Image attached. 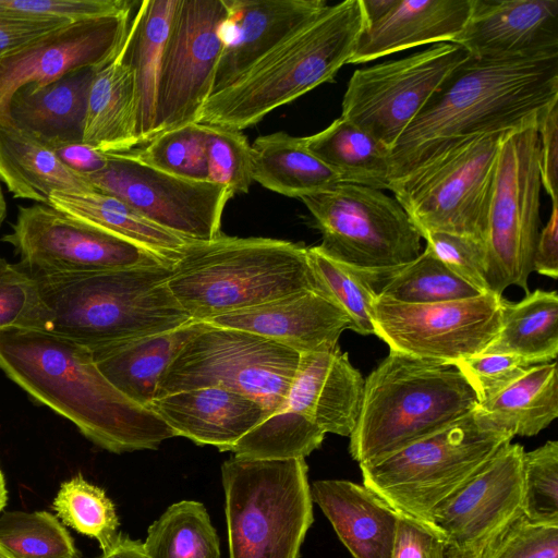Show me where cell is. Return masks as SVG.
<instances>
[{
	"label": "cell",
	"instance_id": "6da1fadb",
	"mask_svg": "<svg viewBox=\"0 0 558 558\" xmlns=\"http://www.w3.org/2000/svg\"><path fill=\"white\" fill-rule=\"evenodd\" d=\"M0 369L110 452L157 449L177 436L150 409L121 393L88 348L68 338L37 330L0 332Z\"/></svg>",
	"mask_w": 558,
	"mask_h": 558
},
{
	"label": "cell",
	"instance_id": "7a4b0ae2",
	"mask_svg": "<svg viewBox=\"0 0 558 558\" xmlns=\"http://www.w3.org/2000/svg\"><path fill=\"white\" fill-rule=\"evenodd\" d=\"M557 99L558 56H469L451 71L392 147V179L451 142L507 133L536 122Z\"/></svg>",
	"mask_w": 558,
	"mask_h": 558
},
{
	"label": "cell",
	"instance_id": "3957f363",
	"mask_svg": "<svg viewBox=\"0 0 558 558\" xmlns=\"http://www.w3.org/2000/svg\"><path fill=\"white\" fill-rule=\"evenodd\" d=\"M366 26L361 0L328 4L317 16L215 92L197 123L242 131L323 83L354 53Z\"/></svg>",
	"mask_w": 558,
	"mask_h": 558
},
{
	"label": "cell",
	"instance_id": "277c9868",
	"mask_svg": "<svg viewBox=\"0 0 558 558\" xmlns=\"http://www.w3.org/2000/svg\"><path fill=\"white\" fill-rule=\"evenodd\" d=\"M171 266L35 278L51 314L49 332L95 351L193 320L168 287Z\"/></svg>",
	"mask_w": 558,
	"mask_h": 558
},
{
	"label": "cell",
	"instance_id": "5b68a950",
	"mask_svg": "<svg viewBox=\"0 0 558 558\" xmlns=\"http://www.w3.org/2000/svg\"><path fill=\"white\" fill-rule=\"evenodd\" d=\"M168 287L182 308L203 322L319 289L303 244L225 234L191 242L172 264Z\"/></svg>",
	"mask_w": 558,
	"mask_h": 558
},
{
	"label": "cell",
	"instance_id": "8992f818",
	"mask_svg": "<svg viewBox=\"0 0 558 558\" xmlns=\"http://www.w3.org/2000/svg\"><path fill=\"white\" fill-rule=\"evenodd\" d=\"M477 404L454 366L390 351L364 380L350 454L359 463L383 458L462 420Z\"/></svg>",
	"mask_w": 558,
	"mask_h": 558
},
{
	"label": "cell",
	"instance_id": "52a82bcc",
	"mask_svg": "<svg viewBox=\"0 0 558 558\" xmlns=\"http://www.w3.org/2000/svg\"><path fill=\"white\" fill-rule=\"evenodd\" d=\"M305 459L221 465L229 558H300L313 499Z\"/></svg>",
	"mask_w": 558,
	"mask_h": 558
},
{
	"label": "cell",
	"instance_id": "ba28073f",
	"mask_svg": "<svg viewBox=\"0 0 558 558\" xmlns=\"http://www.w3.org/2000/svg\"><path fill=\"white\" fill-rule=\"evenodd\" d=\"M511 439L485 426L474 411L388 456L360 463L363 485L398 514L437 531L432 523L437 506Z\"/></svg>",
	"mask_w": 558,
	"mask_h": 558
},
{
	"label": "cell",
	"instance_id": "9c48e42d",
	"mask_svg": "<svg viewBox=\"0 0 558 558\" xmlns=\"http://www.w3.org/2000/svg\"><path fill=\"white\" fill-rule=\"evenodd\" d=\"M504 134H481L451 142L392 179L389 191L421 235L447 232L485 242Z\"/></svg>",
	"mask_w": 558,
	"mask_h": 558
},
{
	"label": "cell",
	"instance_id": "30bf717a",
	"mask_svg": "<svg viewBox=\"0 0 558 558\" xmlns=\"http://www.w3.org/2000/svg\"><path fill=\"white\" fill-rule=\"evenodd\" d=\"M301 201L322 233L318 247L375 286L421 254L418 229L381 190L340 182Z\"/></svg>",
	"mask_w": 558,
	"mask_h": 558
},
{
	"label": "cell",
	"instance_id": "8fae6325",
	"mask_svg": "<svg viewBox=\"0 0 558 558\" xmlns=\"http://www.w3.org/2000/svg\"><path fill=\"white\" fill-rule=\"evenodd\" d=\"M299 361L300 353L276 341L209 324L173 357L154 399L219 386L258 401L272 414L284 405Z\"/></svg>",
	"mask_w": 558,
	"mask_h": 558
},
{
	"label": "cell",
	"instance_id": "7c38bea8",
	"mask_svg": "<svg viewBox=\"0 0 558 558\" xmlns=\"http://www.w3.org/2000/svg\"><path fill=\"white\" fill-rule=\"evenodd\" d=\"M538 121L502 135L488 208L485 250L489 292L510 286L529 293L527 278L539 234Z\"/></svg>",
	"mask_w": 558,
	"mask_h": 558
},
{
	"label": "cell",
	"instance_id": "4fadbf2b",
	"mask_svg": "<svg viewBox=\"0 0 558 558\" xmlns=\"http://www.w3.org/2000/svg\"><path fill=\"white\" fill-rule=\"evenodd\" d=\"M501 300L490 292L428 304L377 296L373 307L374 335L391 352L453 366L482 353L494 340L501 322Z\"/></svg>",
	"mask_w": 558,
	"mask_h": 558
},
{
	"label": "cell",
	"instance_id": "5bb4252c",
	"mask_svg": "<svg viewBox=\"0 0 558 558\" xmlns=\"http://www.w3.org/2000/svg\"><path fill=\"white\" fill-rule=\"evenodd\" d=\"M469 57L453 43L434 44L402 59L356 70L341 117L392 149L451 71Z\"/></svg>",
	"mask_w": 558,
	"mask_h": 558
},
{
	"label": "cell",
	"instance_id": "9a60e30c",
	"mask_svg": "<svg viewBox=\"0 0 558 558\" xmlns=\"http://www.w3.org/2000/svg\"><path fill=\"white\" fill-rule=\"evenodd\" d=\"M1 241L20 255L34 278L72 276L135 266L172 264L148 250L48 205L20 206Z\"/></svg>",
	"mask_w": 558,
	"mask_h": 558
},
{
	"label": "cell",
	"instance_id": "2e32d148",
	"mask_svg": "<svg viewBox=\"0 0 558 558\" xmlns=\"http://www.w3.org/2000/svg\"><path fill=\"white\" fill-rule=\"evenodd\" d=\"M228 14L227 0H179L162 60L154 137L198 122L214 93Z\"/></svg>",
	"mask_w": 558,
	"mask_h": 558
},
{
	"label": "cell",
	"instance_id": "e0dca14e",
	"mask_svg": "<svg viewBox=\"0 0 558 558\" xmlns=\"http://www.w3.org/2000/svg\"><path fill=\"white\" fill-rule=\"evenodd\" d=\"M86 179L96 191L121 199L151 222L196 242L222 234V214L233 196L225 186L181 179L149 167L132 150L109 154L107 167Z\"/></svg>",
	"mask_w": 558,
	"mask_h": 558
},
{
	"label": "cell",
	"instance_id": "ac0fdd59",
	"mask_svg": "<svg viewBox=\"0 0 558 558\" xmlns=\"http://www.w3.org/2000/svg\"><path fill=\"white\" fill-rule=\"evenodd\" d=\"M520 444H505L433 512L432 523L449 548L478 554L522 512Z\"/></svg>",
	"mask_w": 558,
	"mask_h": 558
},
{
	"label": "cell",
	"instance_id": "d6986e66",
	"mask_svg": "<svg viewBox=\"0 0 558 558\" xmlns=\"http://www.w3.org/2000/svg\"><path fill=\"white\" fill-rule=\"evenodd\" d=\"M130 13L66 23L0 58V117L25 85L44 86L84 69L99 70L120 51Z\"/></svg>",
	"mask_w": 558,
	"mask_h": 558
},
{
	"label": "cell",
	"instance_id": "ffe728a7",
	"mask_svg": "<svg viewBox=\"0 0 558 558\" xmlns=\"http://www.w3.org/2000/svg\"><path fill=\"white\" fill-rule=\"evenodd\" d=\"M452 43L481 59L558 56V0H473Z\"/></svg>",
	"mask_w": 558,
	"mask_h": 558
},
{
	"label": "cell",
	"instance_id": "44dd1931",
	"mask_svg": "<svg viewBox=\"0 0 558 558\" xmlns=\"http://www.w3.org/2000/svg\"><path fill=\"white\" fill-rule=\"evenodd\" d=\"M207 323L252 332L298 353L332 350L351 329L348 315L322 290L299 291Z\"/></svg>",
	"mask_w": 558,
	"mask_h": 558
},
{
	"label": "cell",
	"instance_id": "7402d4cb",
	"mask_svg": "<svg viewBox=\"0 0 558 558\" xmlns=\"http://www.w3.org/2000/svg\"><path fill=\"white\" fill-rule=\"evenodd\" d=\"M227 3L225 46L214 93L232 83L328 7L325 0H227Z\"/></svg>",
	"mask_w": 558,
	"mask_h": 558
},
{
	"label": "cell",
	"instance_id": "603a6c76",
	"mask_svg": "<svg viewBox=\"0 0 558 558\" xmlns=\"http://www.w3.org/2000/svg\"><path fill=\"white\" fill-rule=\"evenodd\" d=\"M364 380L339 347L302 353L282 409L303 415L325 434L350 437L360 414Z\"/></svg>",
	"mask_w": 558,
	"mask_h": 558
},
{
	"label": "cell",
	"instance_id": "cb8c5ba5",
	"mask_svg": "<svg viewBox=\"0 0 558 558\" xmlns=\"http://www.w3.org/2000/svg\"><path fill=\"white\" fill-rule=\"evenodd\" d=\"M177 436L220 451L263 422L269 412L256 400L219 386L156 398L148 407Z\"/></svg>",
	"mask_w": 558,
	"mask_h": 558
},
{
	"label": "cell",
	"instance_id": "d4e9b609",
	"mask_svg": "<svg viewBox=\"0 0 558 558\" xmlns=\"http://www.w3.org/2000/svg\"><path fill=\"white\" fill-rule=\"evenodd\" d=\"M473 0H395L365 26L349 63L360 64L426 44L452 43L463 31Z\"/></svg>",
	"mask_w": 558,
	"mask_h": 558
},
{
	"label": "cell",
	"instance_id": "484cf974",
	"mask_svg": "<svg viewBox=\"0 0 558 558\" xmlns=\"http://www.w3.org/2000/svg\"><path fill=\"white\" fill-rule=\"evenodd\" d=\"M316 502L353 558H390L399 514L375 493L350 481L320 480Z\"/></svg>",
	"mask_w": 558,
	"mask_h": 558
},
{
	"label": "cell",
	"instance_id": "4316f807",
	"mask_svg": "<svg viewBox=\"0 0 558 558\" xmlns=\"http://www.w3.org/2000/svg\"><path fill=\"white\" fill-rule=\"evenodd\" d=\"M96 71L84 69L44 86L19 88L0 120L45 144L82 141L89 86Z\"/></svg>",
	"mask_w": 558,
	"mask_h": 558
},
{
	"label": "cell",
	"instance_id": "83f0119b",
	"mask_svg": "<svg viewBox=\"0 0 558 558\" xmlns=\"http://www.w3.org/2000/svg\"><path fill=\"white\" fill-rule=\"evenodd\" d=\"M128 49L129 34L118 54L96 71L89 86L82 142L106 154L129 153L138 146Z\"/></svg>",
	"mask_w": 558,
	"mask_h": 558
},
{
	"label": "cell",
	"instance_id": "f1b7e54d",
	"mask_svg": "<svg viewBox=\"0 0 558 558\" xmlns=\"http://www.w3.org/2000/svg\"><path fill=\"white\" fill-rule=\"evenodd\" d=\"M0 181L15 198L47 205L58 193L95 192L86 177L64 166L41 141L0 120Z\"/></svg>",
	"mask_w": 558,
	"mask_h": 558
},
{
	"label": "cell",
	"instance_id": "f546056e",
	"mask_svg": "<svg viewBox=\"0 0 558 558\" xmlns=\"http://www.w3.org/2000/svg\"><path fill=\"white\" fill-rule=\"evenodd\" d=\"M209 324L193 319L178 328L92 351L102 375L133 402L148 408L160 376L177 353ZM149 409V408H148Z\"/></svg>",
	"mask_w": 558,
	"mask_h": 558
},
{
	"label": "cell",
	"instance_id": "4dcf8cb0",
	"mask_svg": "<svg viewBox=\"0 0 558 558\" xmlns=\"http://www.w3.org/2000/svg\"><path fill=\"white\" fill-rule=\"evenodd\" d=\"M179 0H144L130 23L128 59L135 85L137 144L154 137L158 84Z\"/></svg>",
	"mask_w": 558,
	"mask_h": 558
},
{
	"label": "cell",
	"instance_id": "1f68e13d",
	"mask_svg": "<svg viewBox=\"0 0 558 558\" xmlns=\"http://www.w3.org/2000/svg\"><path fill=\"white\" fill-rule=\"evenodd\" d=\"M487 427L514 436H535L558 416L557 364L532 365L508 387L475 409Z\"/></svg>",
	"mask_w": 558,
	"mask_h": 558
},
{
	"label": "cell",
	"instance_id": "d6a6232c",
	"mask_svg": "<svg viewBox=\"0 0 558 558\" xmlns=\"http://www.w3.org/2000/svg\"><path fill=\"white\" fill-rule=\"evenodd\" d=\"M47 205L124 238L172 264L193 242L151 222L121 199L98 191L53 194Z\"/></svg>",
	"mask_w": 558,
	"mask_h": 558
},
{
	"label": "cell",
	"instance_id": "836d02e7",
	"mask_svg": "<svg viewBox=\"0 0 558 558\" xmlns=\"http://www.w3.org/2000/svg\"><path fill=\"white\" fill-rule=\"evenodd\" d=\"M304 141L308 150L332 170L341 183L381 191L390 189V149L341 116Z\"/></svg>",
	"mask_w": 558,
	"mask_h": 558
},
{
	"label": "cell",
	"instance_id": "e575fe53",
	"mask_svg": "<svg viewBox=\"0 0 558 558\" xmlns=\"http://www.w3.org/2000/svg\"><path fill=\"white\" fill-rule=\"evenodd\" d=\"M253 150V179L288 197L302 198L340 183L337 174L306 147L304 137L284 132L258 136Z\"/></svg>",
	"mask_w": 558,
	"mask_h": 558
},
{
	"label": "cell",
	"instance_id": "d590c367",
	"mask_svg": "<svg viewBox=\"0 0 558 558\" xmlns=\"http://www.w3.org/2000/svg\"><path fill=\"white\" fill-rule=\"evenodd\" d=\"M482 353L517 356L529 365L550 363L558 354V294L537 289L520 302L501 300V322Z\"/></svg>",
	"mask_w": 558,
	"mask_h": 558
},
{
	"label": "cell",
	"instance_id": "8d00e7d4",
	"mask_svg": "<svg viewBox=\"0 0 558 558\" xmlns=\"http://www.w3.org/2000/svg\"><path fill=\"white\" fill-rule=\"evenodd\" d=\"M146 558H221L220 542L204 504L181 500L148 527Z\"/></svg>",
	"mask_w": 558,
	"mask_h": 558
},
{
	"label": "cell",
	"instance_id": "74e56055",
	"mask_svg": "<svg viewBox=\"0 0 558 558\" xmlns=\"http://www.w3.org/2000/svg\"><path fill=\"white\" fill-rule=\"evenodd\" d=\"M325 433L303 415L281 409L247 432L228 451L250 460L305 459L318 449Z\"/></svg>",
	"mask_w": 558,
	"mask_h": 558
},
{
	"label": "cell",
	"instance_id": "f35d334b",
	"mask_svg": "<svg viewBox=\"0 0 558 558\" xmlns=\"http://www.w3.org/2000/svg\"><path fill=\"white\" fill-rule=\"evenodd\" d=\"M379 298L401 303L428 304L477 296L471 284L456 276L427 248L383 280Z\"/></svg>",
	"mask_w": 558,
	"mask_h": 558
},
{
	"label": "cell",
	"instance_id": "ab89813d",
	"mask_svg": "<svg viewBox=\"0 0 558 558\" xmlns=\"http://www.w3.org/2000/svg\"><path fill=\"white\" fill-rule=\"evenodd\" d=\"M52 509L63 525L96 539L102 553L112 548L121 534L114 504L81 473L60 484Z\"/></svg>",
	"mask_w": 558,
	"mask_h": 558
},
{
	"label": "cell",
	"instance_id": "60d3db41",
	"mask_svg": "<svg viewBox=\"0 0 558 558\" xmlns=\"http://www.w3.org/2000/svg\"><path fill=\"white\" fill-rule=\"evenodd\" d=\"M0 546L11 558H81L74 539L48 511H2Z\"/></svg>",
	"mask_w": 558,
	"mask_h": 558
},
{
	"label": "cell",
	"instance_id": "b9f144b4",
	"mask_svg": "<svg viewBox=\"0 0 558 558\" xmlns=\"http://www.w3.org/2000/svg\"><path fill=\"white\" fill-rule=\"evenodd\" d=\"M319 289L349 317L351 329L374 335L373 307L377 298L372 280L359 270L326 255L319 247H307Z\"/></svg>",
	"mask_w": 558,
	"mask_h": 558
},
{
	"label": "cell",
	"instance_id": "7bdbcfd3",
	"mask_svg": "<svg viewBox=\"0 0 558 558\" xmlns=\"http://www.w3.org/2000/svg\"><path fill=\"white\" fill-rule=\"evenodd\" d=\"M133 154L142 162L162 172L208 182L206 133L202 123L194 122L159 133Z\"/></svg>",
	"mask_w": 558,
	"mask_h": 558
},
{
	"label": "cell",
	"instance_id": "ee69618b",
	"mask_svg": "<svg viewBox=\"0 0 558 558\" xmlns=\"http://www.w3.org/2000/svg\"><path fill=\"white\" fill-rule=\"evenodd\" d=\"M51 314L37 280L0 257V332L50 331Z\"/></svg>",
	"mask_w": 558,
	"mask_h": 558
},
{
	"label": "cell",
	"instance_id": "f6af8a7d",
	"mask_svg": "<svg viewBox=\"0 0 558 558\" xmlns=\"http://www.w3.org/2000/svg\"><path fill=\"white\" fill-rule=\"evenodd\" d=\"M522 513L531 521L558 525V441L524 451Z\"/></svg>",
	"mask_w": 558,
	"mask_h": 558
},
{
	"label": "cell",
	"instance_id": "bcb514c9",
	"mask_svg": "<svg viewBox=\"0 0 558 558\" xmlns=\"http://www.w3.org/2000/svg\"><path fill=\"white\" fill-rule=\"evenodd\" d=\"M205 125L208 182L232 195L247 193L253 179V150L242 131Z\"/></svg>",
	"mask_w": 558,
	"mask_h": 558
},
{
	"label": "cell",
	"instance_id": "7dc6e473",
	"mask_svg": "<svg viewBox=\"0 0 558 558\" xmlns=\"http://www.w3.org/2000/svg\"><path fill=\"white\" fill-rule=\"evenodd\" d=\"M476 558H558V525L533 522L521 512Z\"/></svg>",
	"mask_w": 558,
	"mask_h": 558
},
{
	"label": "cell",
	"instance_id": "c3c4849f",
	"mask_svg": "<svg viewBox=\"0 0 558 558\" xmlns=\"http://www.w3.org/2000/svg\"><path fill=\"white\" fill-rule=\"evenodd\" d=\"M129 0H0V15L76 22L131 12Z\"/></svg>",
	"mask_w": 558,
	"mask_h": 558
},
{
	"label": "cell",
	"instance_id": "681fc988",
	"mask_svg": "<svg viewBox=\"0 0 558 558\" xmlns=\"http://www.w3.org/2000/svg\"><path fill=\"white\" fill-rule=\"evenodd\" d=\"M427 248L456 276L480 293L489 292L486 282V250L481 240L447 232L422 235ZM492 293V292H490Z\"/></svg>",
	"mask_w": 558,
	"mask_h": 558
},
{
	"label": "cell",
	"instance_id": "f907efd6",
	"mask_svg": "<svg viewBox=\"0 0 558 558\" xmlns=\"http://www.w3.org/2000/svg\"><path fill=\"white\" fill-rule=\"evenodd\" d=\"M453 366L471 386L481 403L499 393L532 365L509 354L480 353L463 359Z\"/></svg>",
	"mask_w": 558,
	"mask_h": 558
},
{
	"label": "cell",
	"instance_id": "816d5d0a",
	"mask_svg": "<svg viewBox=\"0 0 558 558\" xmlns=\"http://www.w3.org/2000/svg\"><path fill=\"white\" fill-rule=\"evenodd\" d=\"M445 537L434 529L399 514L390 558H448Z\"/></svg>",
	"mask_w": 558,
	"mask_h": 558
},
{
	"label": "cell",
	"instance_id": "f5cc1de1",
	"mask_svg": "<svg viewBox=\"0 0 558 558\" xmlns=\"http://www.w3.org/2000/svg\"><path fill=\"white\" fill-rule=\"evenodd\" d=\"M537 130L542 186L549 195L551 202H558V99L553 101L542 112Z\"/></svg>",
	"mask_w": 558,
	"mask_h": 558
},
{
	"label": "cell",
	"instance_id": "db71d44e",
	"mask_svg": "<svg viewBox=\"0 0 558 558\" xmlns=\"http://www.w3.org/2000/svg\"><path fill=\"white\" fill-rule=\"evenodd\" d=\"M57 20H27L0 15V58L66 24Z\"/></svg>",
	"mask_w": 558,
	"mask_h": 558
},
{
	"label": "cell",
	"instance_id": "11a10c76",
	"mask_svg": "<svg viewBox=\"0 0 558 558\" xmlns=\"http://www.w3.org/2000/svg\"><path fill=\"white\" fill-rule=\"evenodd\" d=\"M46 145L64 166L84 177L104 170L109 161V154L82 141L51 142Z\"/></svg>",
	"mask_w": 558,
	"mask_h": 558
},
{
	"label": "cell",
	"instance_id": "9f6ffc18",
	"mask_svg": "<svg viewBox=\"0 0 558 558\" xmlns=\"http://www.w3.org/2000/svg\"><path fill=\"white\" fill-rule=\"evenodd\" d=\"M533 270L553 279L558 277V202H551L550 217L538 234Z\"/></svg>",
	"mask_w": 558,
	"mask_h": 558
},
{
	"label": "cell",
	"instance_id": "6f0895ef",
	"mask_svg": "<svg viewBox=\"0 0 558 558\" xmlns=\"http://www.w3.org/2000/svg\"><path fill=\"white\" fill-rule=\"evenodd\" d=\"M98 558H146L143 550V543L132 539L130 536L120 534L117 543L108 551L102 553Z\"/></svg>",
	"mask_w": 558,
	"mask_h": 558
},
{
	"label": "cell",
	"instance_id": "680465c9",
	"mask_svg": "<svg viewBox=\"0 0 558 558\" xmlns=\"http://www.w3.org/2000/svg\"><path fill=\"white\" fill-rule=\"evenodd\" d=\"M395 0H361L366 25L379 19Z\"/></svg>",
	"mask_w": 558,
	"mask_h": 558
},
{
	"label": "cell",
	"instance_id": "91938a15",
	"mask_svg": "<svg viewBox=\"0 0 558 558\" xmlns=\"http://www.w3.org/2000/svg\"><path fill=\"white\" fill-rule=\"evenodd\" d=\"M8 500V490L5 485V478L3 472L0 468V513L3 511V508L7 505Z\"/></svg>",
	"mask_w": 558,
	"mask_h": 558
},
{
	"label": "cell",
	"instance_id": "94428289",
	"mask_svg": "<svg viewBox=\"0 0 558 558\" xmlns=\"http://www.w3.org/2000/svg\"><path fill=\"white\" fill-rule=\"evenodd\" d=\"M5 215H7V203H5L1 183H0V227L5 218Z\"/></svg>",
	"mask_w": 558,
	"mask_h": 558
},
{
	"label": "cell",
	"instance_id": "6125c7cd",
	"mask_svg": "<svg viewBox=\"0 0 558 558\" xmlns=\"http://www.w3.org/2000/svg\"><path fill=\"white\" fill-rule=\"evenodd\" d=\"M448 558H476L477 554H461L448 547Z\"/></svg>",
	"mask_w": 558,
	"mask_h": 558
},
{
	"label": "cell",
	"instance_id": "be15d7a7",
	"mask_svg": "<svg viewBox=\"0 0 558 558\" xmlns=\"http://www.w3.org/2000/svg\"><path fill=\"white\" fill-rule=\"evenodd\" d=\"M0 558H11L0 546Z\"/></svg>",
	"mask_w": 558,
	"mask_h": 558
}]
</instances>
